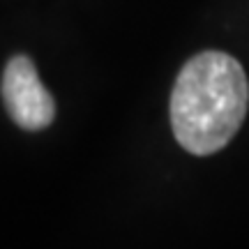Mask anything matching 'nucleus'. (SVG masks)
<instances>
[{
	"instance_id": "nucleus-1",
	"label": "nucleus",
	"mask_w": 249,
	"mask_h": 249,
	"mask_svg": "<svg viewBox=\"0 0 249 249\" xmlns=\"http://www.w3.org/2000/svg\"><path fill=\"white\" fill-rule=\"evenodd\" d=\"M249 104L242 65L222 51L194 55L180 70L171 95L176 141L192 155L222 150L240 129Z\"/></svg>"
},
{
	"instance_id": "nucleus-2",
	"label": "nucleus",
	"mask_w": 249,
	"mask_h": 249,
	"mask_svg": "<svg viewBox=\"0 0 249 249\" xmlns=\"http://www.w3.org/2000/svg\"><path fill=\"white\" fill-rule=\"evenodd\" d=\"M2 102L9 118L28 132L44 129L53 123L55 102L42 86L35 65L26 55H14L2 74Z\"/></svg>"
}]
</instances>
